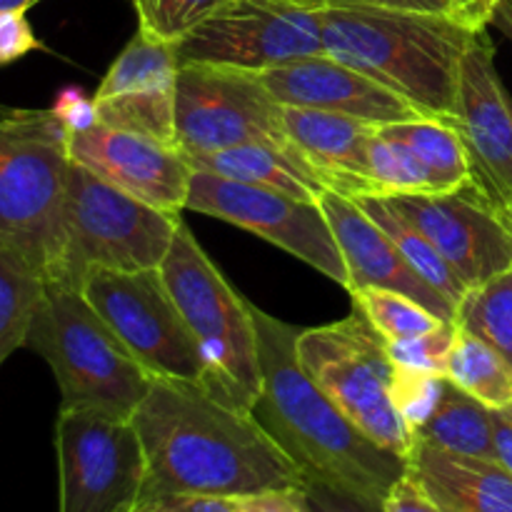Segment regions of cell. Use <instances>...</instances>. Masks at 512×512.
I'll use <instances>...</instances> for the list:
<instances>
[{"label":"cell","instance_id":"1","mask_svg":"<svg viewBox=\"0 0 512 512\" xmlns=\"http://www.w3.org/2000/svg\"><path fill=\"white\" fill-rule=\"evenodd\" d=\"M133 423L148 460L140 498L165 493L245 498L298 488L303 480L253 413L225 405L200 385L153 378Z\"/></svg>","mask_w":512,"mask_h":512},{"label":"cell","instance_id":"2","mask_svg":"<svg viewBox=\"0 0 512 512\" xmlns=\"http://www.w3.org/2000/svg\"><path fill=\"white\" fill-rule=\"evenodd\" d=\"M258 330L260 393L253 418L308 478L328 480L370 503L405 475V458L365 438L313 383L295 353L300 328L253 305Z\"/></svg>","mask_w":512,"mask_h":512},{"label":"cell","instance_id":"3","mask_svg":"<svg viewBox=\"0 0 512 512\" xmlns=\"http://www.w3.org/2000/svg\"><path fill=\"white\" fill-rule=\"evenodd\" d=\"M320 25L330 58L385 85L428 118L453 125L460 65L485 28L450 15L338 5L320 10Z\"/></svg>","mask_w":512,"mask_h":512},{"label":"cell","instance_id":"4","mask_svg":"<svg viewBox=\"0 0 512 512\" xmlns=\"http://www.w3.org/2000/svg\"><path fill=\"white\" fill-rule=\"evenodd\" d=\"M25 348L50 365L60 408L133 418L148 395L150 375L78 288L45 283Z\"/></svg>","mask_w":512,"mask_h":512},{"label":"cell","instance_id":"5","mask_svg":"<svg viewBox=\"0 0 512 512\" xmlns=\"http://www.w3.org/2000/svg\"><path fill=\"white\" fill-rule=\"evenodd\" d=\"M70 165L68 130L50 110L0 115V248L23 255L43 280L63 253Z\"/></svg>","mask_w":512,"mask_h":512},{"label":"cell","instance_id":"6","mask_svg":"<svg viewBox=\"0 0 512 512\" xmlns=\"http://www.w3.org/2000/svg\"><path fill=\"white\" fill-rule=\"evenodd\" d=\"M160 275L203 355L205 390L225 405L253 413L260 393L253 303L225 280L183 220Z\"/></svg>","mask_w":512,"mask_h":512},{"label":"cell","instance_id":"7","mask_svg":"<svg viewBox=\"0 0 512 512\" xmlns=\"http://www.w3.org/2000/svg\"><path fill=\"white\" fill-rule=\"evenodd\" d=\"M178 225L180 213L143 203L73 163L65 195L63 253L55 275L45 283L80 290L93 268L158 270Z\"/></svg>","mask_w":512,"mask_h":512},{"label":"cell","instance_id":"8","mask_svg":"<svg viewBox=\"0 0 512 512\" xmlns=\"http://www.w3.org/2000/svg\"><path fill=\"white\" fill-rule=\"evenodd\" d=\"M295 353L313 383L380 448L408 458L415 435L395 403V363L385 338L353 315L320 328H300Z\"/></svg>","mask_w":512,"mask_h":512},{"label":"cell","instance_id":"9","mask_svg":"<svg viewBox=\"0 0 512 512\" xmlns=\"http://www.w3.org/2000/svg\"><path fill=\"white\" fill-rule=\"evenodd\" d=\"M283 113L285 108L260 83L258 73L180 63L175 143L188 158L235 145H265L308 163L290 140Z\"/></svg>","mask_w":512,"mask_h":512},{"label":"cell","instance_id":"10","mask_svg":"<svg viewBox=\"0 0 512 512\" xmlns=\"http://www.w3.org/2000/svg\"><path fill=\"white\" fill-rule=\"evenodd\" d=\"M80 293L150 375L205 388L203 355L160 268L138 273L93 268Z\"/></svg>","mask_w":512,"mask_h":512},{"label":"cell","instance_id":"11","mask_svg":"<svg viewBox=\"0 0 512 512\" xmlns=\"http://www.w3.org/2000/svg\"><path fill=\"white\" fill-rule=\"evenodd\" d=\"M55 455L58 512H128L138 503L148 460L133 418L60 408Z\"/></svg>","mask_w":512,"mask_h":512},{"label":"cell","instance_id":"12","mask_svg":"<svg viewBox=\"0 0 512 512\" xmlns=\"http://www.w3.org/2000/svg\"><path fill=\"white\" fill-rule=\"evenodd\" d=\"M185 210L250 230L348 290V268L318 200L195 170Z\"/></svg>","mask_w":512,"mask_h":512},{"label":"cell","instance_id":"13","mask_svg":"<svg viewBox=\"0 0 512 512\" xmlns=\"http://www.w3.org/2000/svg\"><path fill=\"white\" fill-rule=\"evenodd\" d=\"M180 63L263 70L325 53L320 10L270 0H238L175 45Z\"/></svg>","mask_w":512,"mask_h":512},{"label":"cell","instance_id":"14","mask_svg":"<svg viewBox=\"0 0 512 512\" xmlns=\"http://www.w3.org/2000/svg\"><path fill=\"white\" fill-rule=\"evenodd\" d=\"M383 198L435 245L468 290L512 268L508 215L475 180L450 193H398Z\"/></svg>","mask_w":512,"mask_h":512},{"label":"cell","instance_id":"15","mask_svg":"<svg viewBox=\"0 0 512 512\" xmlns=\"http://www.w3.org/2000/svg\"><path fill=\"white\" fill-rule=\"evenodd\" d=\"M178 70L180 60L175 45L150 38L138 30L120 50L93 93L98 123L178 148L175 143Z\"/></svg>","mask_w":512,"mask_h":512},{"label":"cell","instance_id":"16","mask_svg":"<svg viewBox=\"0 0 512 512\" xmlns=\"http://www.w3.org/2000/svg\"><path fill=\"white\" fill-rule=\"evenodd\" d=\"M455 130L468 150L473 180L505 205L512 198V98L495 68L493 40L475 35L460 65Z\"/></svg>","mask_w":512,"mask_h":512},{"label":"cell","instance_id":"17","mask_svg":"<svg viewBox=\"0 0 512 512\" xmlns=\"http://www.w3.org/2000/svg\"><path fill=\"white\" fill-rule=\"evenodd\" d=\"M68 153L75 165L143 203L168 213L185 210L195 170L173 145L95 123L68 135Z\"/></svg>","mask_w":512,"mask_h":512},{"label":"cell","instance_id":"18","mask_svg":"<svg viewBox=\"0 0 512 512\" xmlns=\"http://www.w3.org/2000/svg\"><path fill=\"white\" fill-rule=\"evenodd\" d=\"M258 75L260 83L280 105L350 115L378 128L428 118L413 103L395 95L385 85L375 83L360 70L330 58L328 53L290 60Z\"/></svg>","mask_w":512,"mask_h":512},{"label":"cell","instance_id":"19","mask_svg":"<svg viewBox=\"0 0 512 512\" xmlns=\"http://www.w3.org/2000/svg\"><path fill=\"white\" fill-rule=\"evenodd\" d=\"M330 230L343 253L345 268H348V293L355 288H380L393 293L408 295L415 303L425 305L433 315L445 323H455L458 305L445 298L443 293L425 283L398 245L388 233L360 208V203L348 195L325 190L318 198Z\"/></svg>","mask_w":512,"mask_h":512},{"label":"cell","instance_id":"20","mask_svg":"<svg viewBox=\"0 0 512 512\" xmlns=\"http://www.w3.org/2000/svg\"><path fill=\"white\" fill-rule=\"evenodd\" d=\"M283 108L290 140L318 170L325 188L348 198L378 195L368 175V140L378 125L328 110Z\"/></svg>","mask_w":512,"mask_h":512},{"label":"cell","instance_id":"21","mask_svg":"<svg viewBox=\"0 0 512 512\" xmlns=\"http://www.w3.org/2000/svg\"><path fill=\"white\" fill-rule=\"evenodd\" d=\"M405 465V473L445 512H512V473L498 460L415 443Z\"/></svg>","mask_w":512,"mask_h":512},{"label":"cell","instance_id":"22","mask_svg":"<svg viewBox=\"0 0 512 512\" xmlns=\"http://www.w3.org/2000/svg\"><path fill=\"white\" fill-rule=\"evenodd\" d=\"M188 160L193 170H200V173L283 190L303 200H318L328 190L315 168L265 145H235V148L215 150V153L190 155Z\"/></svg>","mask_w":512,"mask_h":512},{"label":"cell","instance_id":"23","mask_svg":"<svg viewBox=\"0 0 512 512\" xmlns=\"http://www.w3.org/2000/svg\"><path fill=\"white\" fill-rule=\"evenodd\" d=\"M415 443H428L440 450L473 458L495 460L493 420L490 408L460 390L450 378L443 380L438 400L413 430Z\"/></svg>","mask_w":512,"mask_h":512},{"label":"cell","instance_id":"24","mask_svg":"<svg viewBox=\"0 0 512 512\" xmlns=\"http://www.w3.org/2000/svg\"><path fill=\"white\" fill-rule=\"evenodd\" d=\"M380 128L413 150L428 175L430 193H450L473 183L468 150L455 125L435 118H420L380 125Z\"/></svg>","mask_w":512,"mask_h":512},{"label":"cell","instance_id":"25","mask_svg":"<svg viewBox=\"0 0 512 512\" xmlns=\"http://www.w3.org/2000/svg\"><path fill=\"white\" fill-rule=\"evenodd\" d=\"M355 200H358L360 208H363L365 213L393 238V243L398 245V250L403 253V258L408 260L410 268H413L425 283L433 285L438 293H443L445 298L453 300L455 305L463 300V295L468 293L463 280L453 273V268L445 263V258L435 250V245L430 243L410 220H405L398 210L390 208V205L385 203L383 195H363V198Z\"/></svg>","mask_w":512,"mask_h":512},{"label":"cell","instance_id":"26","mask_svg":"<svg viewBox=\"0 0 512 512\" xmlns=\"http://www.w3.org/2000/svg\"><path fill=\"white\" fill-rule=\"evenodd\" d=\"M445 378L488 408H505L512 403V365L498 350L463 328L455 330Z\"/></svg>","mask_w":512,"mask_h":512},{"label":"cell","instance_id":"27","mask_svg":"<svg viewBox=\"0 0 512 512\" xmlns=\"http://www.w3.org/2000/svg\"><path fill=\"white\" fill-rule=\"evenodd\" d=\"M45 280L23 255L0 248V368L18 348H25Z\"/></svg>","mask_w":512,"mask_h":512},{"label":"cell","instance_id":"28","mask_svg":"<svg viewBox=\"0 0 512 512\" xmlns=\"http://www.w3.org/2000/svg\"><path fill=\"white\" fill-rule=\"evenodd\" d=\"M455 325L498 350L512 365V268L470 288L455 310Z\"/></svg>","mask_w":512,"mask_h":512},{"label":"cell","instance_id":"29","mask_svg":"<svg viewBox=\"0 0 512 512\" xmlns=\"http://www.w3.org/2000/svg\"><path fill=\"white\" fill-rule=\"evenodd\" d=\"M350 298H353L355 310L363 313V318L383 335L385 343L420 338L445 325V320L430 313L425 305L393 290L355 288L350 290Z\"/></svg>","mask_w":512,"mask_h":512},{"label":"cell","instance_id":"30","mask_svg":"<svg viewBox=\"0 0 512 512\" xmlns=\"http://www.w3.org/2000/svg\"><path fill=\"white\" fill-rule=\"evenodd\" d=\"M235 3L238 0H130L138 15V30L170 45H178L205 20Z\"/></svg>","mask_w":512,"mask_h":512},{"label":"cell","instance_id":"31","mask_svg":"<svg viewBox=\"0 0 512 512\" xmlns=\"http://www.w3.org/2000/svg\"><path fill=\"white\" fill-rule=\"evenodd\" d=\"M368 175L378 195L430 193L428 175L413 150L383 128L375 130L368 140Z\"/></svg>","mask_w":512,"mask_h":512},{"label":"cell","instance_id":"32","mask_svg":"<svg viewBox=\"0 0 512 512\" xmlns=\"http://www.w3.org/2000/svg\"><path fill=\"white\" fill-rule=\"evenodd\" d=\"M455 330H458V325L445 323L443 328L420 335V338L393 340V343L385 345H388L390 360L398 368L413 370V373L448 375V355L453 348Z\"/></svg>","mask_w":512,"mask_h":512},{"label":"cell","instance_id":"33","mask_svg":"<svg viewBox=\"0 0 512 512\" xmlns=\"http://www.w3.org/2000/svg\"><path fill=\"white\" fill-rule=\"evenodd\" d=\"M300 490H303L310 512H385L383 505L370 503V500L360 498L340 485L328 483V480L303 475Z\"/></svg>","mask_w":512,"mask_h":512},{"label":"cell","instance_id":"34","mask_svg":"<svg viewBox=\"0 0 512 512\" xmlns=\"http://www.w3.org/2000/svg\"><path fill=\"white\" fill-rule=\"evenodd\" d=\"M130 512H238V498L195 493H165L140 498Z\"/></svg>","mask_w":512,"mask_h":512},{"label":"cell","instance_id":"35","mask_svg":"<svg viewBox=\"0 0 512 512\" xmlns=\"http://www.w3.org/2000/svg\"><path fill=\"white\" fill-rule=\"evenodd\" d=\"M33 50H43V43L33 33L25 10L0 13V65H10Z\"/></svg>","mask_w":512,"mask_h":512},{"label":"cell","instance_id":"36","mask_svg":"<svg viewBox=\"0 0 512 512\" xmlns=\"http://www.w3.org/2000/svg\"><path fill=\"white\" fill-rule=\"evenodd\" d=\"M50 113L65 125V130L70 133H80V130H88L98 123V110H95L93 95H85L83 90L70 85V88H63L55 98Z\"/></svg>","mask_w":512,"mask_h":512},{"label":"cell","instance_id":"37","mask_svg":"<svg viewBox=\"0 0 512 512\" xmlns=\"http://www.w3.org/2000/svg\"><path fill=\"white\" fill-rule=\"evenodd\" d=\"M328 5H338V8H380V10H400V13L450 15V18L465 20L458 0H328Z\"/></svg>","mask_w":512,"mask_h":512},{"label":"cell","instance_id":"38","mask_svg":"<svg viewBox=\"0 0 512 512\" xmlns=\"http://www.w3.org/2000/svg\"><path fill=\"white\" fill-rule=\"evenodd\" d=\"M238 512H310L298 488H275L238 498Z\"/></svg>","mask_w":512,"mask_h":512},{"label":"cell","instance_id":"39","mask_svg":"<svg viewBox=\"0 0 512 512\" xmlns=\"http://www.w3.org/2000/svg\"><path fill=\"white\" fill-rule=\"evenodd\" d=\"M385 512H445L423 493L418 483L408 473L390 488V493L383 500Z\"/></svg>","mask_w":512,"mask_h":512},{"label":"cell","instance_id":"40","mask_svg":"<svg viewBox=\"0 0 512 512\" xmlns=\"http://www.w3.org/2000/svg\"><path fill=\"white\" fill-rule=\"evenodd\" d=\"M490 420H493L495 460L512 473V403L505 408H490Z\"/></svg>","mask_w":512,"mask_h":512},{"label":"cell","instance_id":"41","mask_svg":"<svg viewBox=\"0 0 512 512\" xmlns=\"http://www.w3.org/2000/svg\"><path fill=\"white\" fill-rule=\"evenodd\" d=\"M495 3H498V0H458L465 20H470V23L478 25V28L490 25V15H493Z\"/></svg>","mask_w":512,"mask_h":512},{"label":"cell","instance_id":"42","mask_svg":"<svg viewBox=\"0 0 512 512\" xmlns=\"http://www.w3.org/2000/svg\"><path fill=\"white\" fill-rule=\"evenodd\" d=\"M490 25L500 30L512 43V0H498L490 15Z\"/></svg>","mask_w":512,"mask_h":512},{"label":"cell","instance_id":"43","mask_svg":"<svg viewBox=\"0 0 512 512\" xmlns=\"http://www.w3.org/2000/svg\"><path fill=\"white\" fill-rule=\"evenodd\" d=\"M35 3H40V0H0V13H10V10H25L28 13V8H33Z\"/></svg>","mask_w":512,"mask_h":512},{"label":"cell","instance_id":"44","mask_svg":"<svg viewBox=\"0 0 512 512\" xmlns=\"http://www.w3.org/2000/svg\"><path fill=\"white\" fill-rule=\"evenodd\" d=\"M270 3L298 5V8H310V10H323V8H328V0H270Z\"/></svg>","mask_w":512,"mask_h":512},{"label":"cell","instance_id":"45","mask_svg":"<svg viewBox=\"0 0 512 512\" xmlns=\"http://www.w3.org/2000/svg\"><path fill=\"white\" fill-rule=\"evenodd\" d=\"M503 210H505V215H508V220H510V225H512V198L503 205Z\"/></svg>","mask_w":512,"mask_h":512},{"label":"cell","instance_id":"46","mask_svg":"<svg viewBox=\"0 0 512 512\" xmlns=\"http://www.w3.org/2000/svg\"><path fill=\"white\" fill-rule=\"evenodd\" d=\"M128 512H130V510H128Z\"/></svg>","mask_w":512,"mask_h":512}]
</instances>
